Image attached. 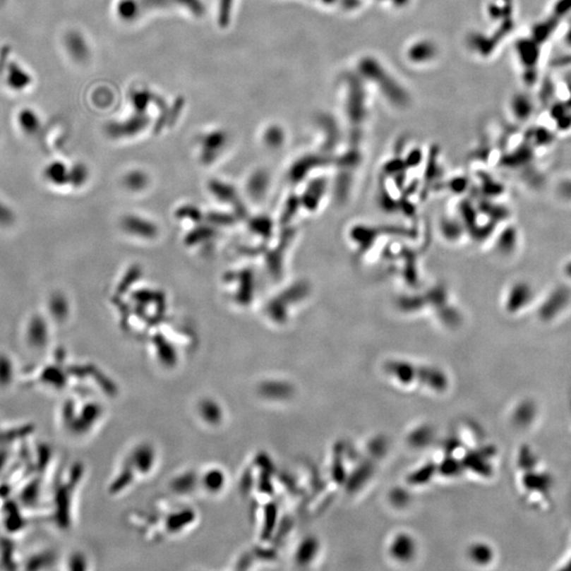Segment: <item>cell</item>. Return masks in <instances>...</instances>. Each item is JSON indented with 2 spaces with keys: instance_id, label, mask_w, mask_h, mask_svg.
<instances>
[{
  "instance_id": "6da1fadb",
  "label": "cell",
  "mask_w": 571,
  "mask_h": 571,
  "mask_svg": "<svg viewBox=\"0 0 571 571\" xmlns=\"http://www.w3.org/2000/svg\"><path fill=\"white\" fill-rule=\"evenodd\" d=\"M27 341L33 347H42L46 345L49 337L48 322L42 314L31 316L25 329Z\"/></svg>"
},
{
  "instance_id": "7a4b0ae2",
  "label": "cell",
  "mask_w": 571,
  "mask_h": 571,
  "mask_svg": "<svg viewBox=\"0 0 571 571\" xmlns=\"http://www.w3.org/2000/svg\"><path fill=\"white\" fill-rule=\"evenodd\" d=\"M70 301L68 295L63 291H53L47 299V310L49 316L54 322H67L70 314Z\"/></svg>"
},
{
  "instance_id": "3957f363",
  "label": "cell",
  "mask_w": 571,
  "mask_h": 571,
  "mask_svg": "<svg viewBox=\"0 0 571 571\" xmlns=\"http://www.w3.org/2000/svg\"><path fill=\"white\" fill-rule=\"evenodd\" d=\"M44 178L49 184L55 186H61L68 184L70 180V171L64 163L53 162L44 169Z\"/></svg>"
},
{
  "instance_id": "277c9868",
  "label": "cell",
  "mask_w": 571,
  "mask_h": 571,
  "mask_svg": "<svg viewBox=\"0 0 571 571\" xmlns=\"http://www.w3.org/2000/svg\"><path fill=\"white\" fill-rule=\"evenodd\" d=\"M392 555L399 560H409L413 555L414 543L407 536H399L392 544Z\"/></svg>"
},
{
  "instance_id": "5b68a950",
  "label": "cell",
  "mask_w": 571,
  "mask_h": 571,
  "mask_svg": "<svg viewBox=\"0 0 571 571\" xmlns=\"http://www.w3.org/2000/svg\"><path fill=\"white\" fill-rule=\"evenodd\" d=\"M16 213L10 205L0 198V229L12 228L16 222Z\"/></svg>"
},
{
  "instance_id": "8992f818",
  "label": "cell",
  "mask_w": 571,
  "mask_h": 571,
  "mask_svg": "<svg viewBox=\"0 0 571 571\" xmlns=\"http://www.w3.org/2000/svg\"><path fill=\"white\" fill-rule=\"evenodd\" d=\"M20 118H19V125L23 133H29V135H34L38 129V121L33 114L29 112H21Z\"/></svg>"
}]
</instances>
